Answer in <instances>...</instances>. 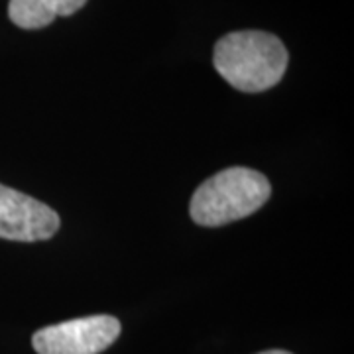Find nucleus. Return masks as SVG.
Instances as JSON below:
<instances>
[{"label":"nucleus","mask_w":354,"mask_h":354,"mask_svg":"<svg viewBox=\"0 0 354 354\" xmlns=\"http://www.w3.org/2000/svg\"><path fill=\"white\" fill-rule=\"evenodd\" d=\"M290 55L283 41L268 32L242 30L216 41L213 64L228 85L242 93L276 87L288 69Z\"/></svg>","instance_id":"1"},{"label":"nucleus","mask_w":354,"mask_h":354,"mask_svg":"<svg viewBox=\"0 0 354 354\" xmlns=\"http://www.w3.org/2000/svg\"><path fill=\"white\" fill-rule=\"evenodd\" d=\"M272 195L268 177L250 167H227L193 193L191 218L201 227H225L264 207Z\"/></svg>","instance_id":"2"},{"label":"nucleus","mask_w":354,"mask_h":354,"mask_svg":"<svg viewBox=\"0 0 354 354\" xmlns=\"http://www.w3.org/2000/svg\"><path fill=\"white\" fill-rule=\"evenodd\" d=\"M120 335V321L113 315H93L39 329L32 337L38 354H99Z\"/></svg>","instance_id":"3"},{"label":"nucleus","mask_w":354,"mask_h":354,"mask_svg":"<svg viewBox=\"0 0 354 354\" xmlns=\"http://www.w3.org/2000/svg\"><path fill=\"white\" fill-rule=\"evenodd\" d=\"M59 230V215L26 193L0 183V239L16 242L50 241Z\"/></svg>","instance_id":"4"},{"label":"nucleus","mask_w":354,"mask_h":354,"mask_svg":"<svg viewBox=\"0 0 354 354\" xmlns=\"http://www.w3.org/2000/svg\"><path fill=\"white\" fill-rule=\"evenodd\" d=\"M87 0H10L8 16L22 30H39L50 26L57 16H71Z\"/></svg>","instance_id":"5"},{"label":"nucleus","mask_w":354,"mask_h":354,"mask_svg":"<svg viewBox=\"0 0 354 354\" xmlns=\"http://www.w3.org/2000/svg\"><path fill=\"white\" fill-rule=\"evenodd\" d=\"M260 354H291L288 351H266V353H260Z\"/></svg>","instance_id":"6"}]
</instances>
